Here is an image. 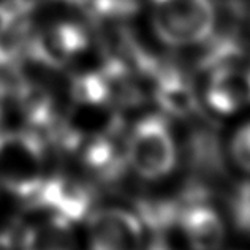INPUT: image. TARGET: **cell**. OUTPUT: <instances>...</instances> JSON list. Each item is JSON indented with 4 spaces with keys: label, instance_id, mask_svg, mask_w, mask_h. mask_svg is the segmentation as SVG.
<instances>
[{
    "label": "cell",
    "instance_id": "cell-1",
    "mask_svg": "<svg viewBox=\"0 0 250 250\" xmlns=\"http://www.w3.org/2000/svg\"><path fill=\"white\" fill-rule=\"evenodd\" d=\"M176 141L162 116H146L131 128L125 159L135 173L147 181L167 177L176 167Z\"/></svg>",
    "mask_w": 250,
    "mask_h": 250
},
{
    "label": "cell",
    "instance_id": "cell-2",
    "mask_svg": "<svg viewBox=\"0 0 250 250\" xmlns=\"http://www.w3.org/2000/svg\"><path fill=\"white\" fill-rule=\"evenodd\" d=\"M155 35L169 46H192L210 35L215 24L212 0H150Z\"/></svg>",
    "mask_w": 250,
    "mask_h": 250
},
{
    "label": "cell",
    "instance_id": "cell-3",
    "mask_svg": "<svg viewBox=\"0 0 250 250\" xmlns=\"http://www.w3.org/2000/svg\"><path fill=\"white\" fill-rule=\"evenodd\" d=\"M44 150L35 135L0 131V181L10 192L32 198L44 179Z\"/></svg>",
    "mask_w": 250,
    "mask_h": 250
},
{
    "label": "cell",
    "instance_id": "cell-4",
    "mask_svg": "<svg viewBox=\"0 0 250 250\" xmlns=\"http://www.w3.org/2000/svg\"><path fill=\"white\" fill-rule=\"evenodd\" d=\"M90 250H144L146 229L141 220L124 208L94 210L87 222Z\"/></svg>",
    "mask_w": 250,
    "mask_h": 250
},
{
    "label": "cell",
    "instance_id": "cell-5",
    "mask_svg": "<svg viewBox=\"0 0 250 250\" xmlns=\"http://www.w3.org/2000/svg\"><path fill=\"white\" fill-rule=\"evenodd\" d=\"M37 206L49 210L51 215L75 223L89 214V192L73 177H44L30 198Z\"/></svg>",
    "mask_w": 250,
    "mask_h": 250
},
{
    "label": "cell",
    "instance_id": "cell-6",
    "mask_svg": "<svg viewBox=\"0 0 250 250\" xmlns=\"http://www.w3.org/2000/svg\"><path fill=\"white\" fill-rule=\"evenodd\" d=\"M206 100L219 114H234L250 106V68L223 63L210 75Z\"/></svg>",
    "mask_w": 250,
    "mask_h": 250
},
{
    "label": "cell",
    "instance_id": "cell-7",
    "mask_svg": "<svg viewBox=\"0 0 250 250\" xmlns=\"http://www.w3.org/2000/svg\"><path fill=\"white\" fill-rule=\"evenodd\" d=\"M181 231L192 250H220L227 239L225 222L209 205H192L181 215Z\"/></svg>",
    "mask_w": 250,
    "mask_h": 250
},
{
    "label": "cell",
    "instance_id": "cell-8",
    "mask_svg": "<svg viewBox=\"0 0 250 250\" xmlns=\"http://www.w3.org/2000/svg\"><path fill=\"white\" fill-rule=\"evenodd\" d=\"M85 44H87V37L81 27L62 22L38 35L32 44V52L40 62L61 67L71 57L80 54Z\"/></svg>",
    "mask_w": 250,
    "mask_h": 250
},
{
    "label": "cell",
    "instance_id": "cell-9",
    "mask_svg": "<svg viewBox=\"0 0 250 250\" xmlns=\"http://www.w3.org/2000/svg\"><path fill=\"white\" fill-rule=\"evenodd\" d=\"M71 225L73 223L62 217L49 214V219L25 229L21 250H75L76 239Z\"/></svg>",
    "mask_w": 250,
    "mask_h": 250
},
{
    "label": "cell",
    "instance_id": "cell-10",
    "mask_svg": "<svg viewBox=\"0 0 250 250\" xmlns=\"http://www.w3.org/2000/svg\"><path fill=\"white\" fill-rule=\"evenodd\" d=\"M229 154L236 167L250 174V122L234 131L229 143Z\"/></svg>",
    "mask_w": 250,
    "mask_h": 250
},
{
    "label": "cell",
    "instance_id": "cell-11",
    "mask_svg": "<svg viewBox=\"0 0 250 250\" xmlns=\"http://www.w3.org/2000/svg\"><path fill=\"white\" fill-rule=\"evenodd\" d=\"M13 21H15V11L10 6L0 5V42H2L3 35L11 29Z\"/></svg>",
    "mask_w": 250,
    "mask_h": 250
},
{
    "label": "cell",
    "instance_id": "cell-12",
    "mask_svg": "<svg viewBox=\"0 0 250 250\" xmlns=\"http://www.w3.org/2000/svg\"><path fill=\"white\" fill-rule=\"evenodd\" d=\"M3 98H5V87H3V84L0 83V119H2V114H3Z\"/></svg>",
    "mask_w": 250,
    "mask_h": 250
},
{
    "label": "cell",
    "instance_id": "cell-13",
    "mask_svg": "<svg viewBox=\"0 0 250 250\" xmlns=\"http://www.w3.org/2000/svg\"><path fill=\"white\" fill-rule=\"evenodd\" d=\"M0 250H5V249H3V244H2V242H0Z\"/></svg>",
    "mask_w": 250,
    "mask_h": 250
}]
</instances>
